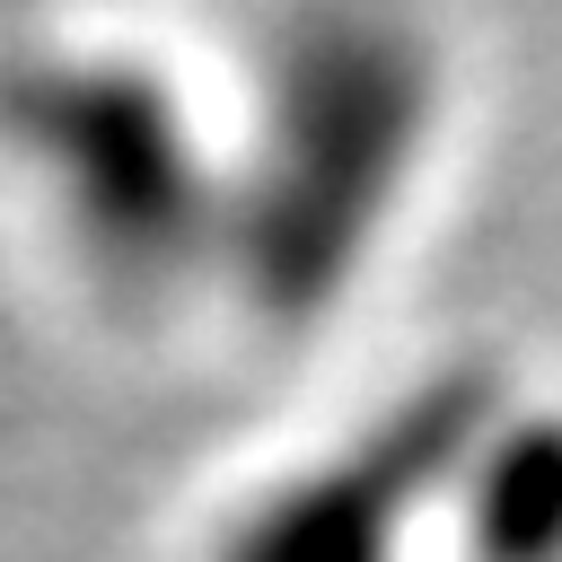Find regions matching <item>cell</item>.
Wrapping results in <instances>:
<instances>
[{"label": "cell", "instance_id": "2", "mask_svg": "<svg viewBox=\"0 0 562 562\" xmlns=\"http://www.w3.org/2000/svg\"><path fill=\"white\" fill-rule=\"evenodd\" d=\"M474 536L492 562H553L562 553V430H527L474 501Z\"/></svg>", "mask_w": 562, "mask_h": 562}, {"label": "cell", "instance_id": "1", "mask_svg": "<svg viewBox=\"0 0 562 562\" xmlns=\"http://www.w3.org/2000/svg\"><path fill=\"white\" fill-rule=\"evenodd\" d=\"M483 422H492V378H457V386L386 413L360 448H342L334 465L290 483L263 518H246L228 562H386L404 544L422 492L448 483V465H465Z\"/></svg>", "mask_w": 562, "mask_h": 562}]
</instances>
